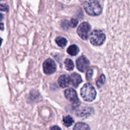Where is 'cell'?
I'll use <instances>...</instances> for the list:
<instances>
[{
  "label": "cell",
  "instance_id": "9a60e30c",
  "mask_svg": "<svg viewBox=\"0 0 130 130\" xmlns=\"http://www.w3.org/2000/svg\"><path fill=\"white\" fill-rule=\"evenodd\" d=\"M105 76H104V75H102V76L100 77V78H99V79L96 81V85H97L98 87L100 88V86H102V85H103V84L105 83Z\"/></svg>",
  "mask_w": 130,
  "mask_h": 130
},
{
  "label": "cell",
  "instance_id": "5bb4252c",
  "mask_svg": "<svg viewBox=\"0 0 130 130\" xmlns=\"http://www.w3.org/2000/svg\"><path fill=\"white\" fill-rule=\"evenodd\" d=\"M88 125L84 123H78L74 127V129H89Z\"/></svg>",
  "mask_w": 130,
  "mask_h": 130
},
{
  "label": "cell",
  "instance_id": "ffe728a7",
  "mask_svg": "<svg viewBox=\"0 0 130 130\" xmlns=\"http://www.w3.org/2000/svg\"><path fill=\"white\" fill-rule=\"evenodd\" d=\"M1 29H3V24H1Z\"/></svg>",
  "mask_w": 130,
  "mask_h": 130
},
{
  "label": "cell",
  "instance_id": "30bf717a",
  "mask_svg": "<svg viewBox=\"0 0 130 130\" xmlns=\"http://www.w3.org/2000/svg\"><path fill=\"white\" fill-rule=\"evenodd\" d=\"M67 52L70 55L76 56V55L78 54V53L79 52V48H78L77 46L73 44V45H71L69 47Z\"/></svg>",
  "mask_w": 130,
  "mask_h": 130
},
{
  "label": "cell",
  "instance_id": "2e32d148",
  "mask_svg": "<svg viewBox=\"0 0 130 130\" xmlns=\"http://www.w3.org/2000/svg\"><path fill=\"white\" fill-rule=\"evenodd\" d=\"M93 74V69H89L87 71V73H86V78L88 80H90L92 77Z\"/></svg>",
  "mask_w": 130,
  "mask_h": 130
},
{
  "label": "cell",
  "instance_id": "8fae6325",
  "mask_svg": "<svg viewBox=\"0 0 130 130\" xmlns=\"http://www.w3.org/2000/svg\"><path fill=\"white\" fill-rule=\"evenodd\" d=\"M62 122H63V124H64V126H66V127H71L74 123V120L71 116H67L63 118Z\"/></svg>",
  "mask_w": 130,
  "mask_h": 130
},
{
  "label": "cell",
  "instance_id": "277c9868",
  "mask_svg": "<svg viewBox=\"0 0 130 130\" xmlns=\"http://www.w3.org/2000/svg\"><path fill=\"white\" fill-rule=\"evenodd\" d=\"M91 30V25L88 22H83L79 25V26L77 28V34L79 36L81 39L86 40L88 39Z\"/></svg>",
  "mask_w": 130,
  "mask_h": 130
},
{
  "label": "cell",
  "instance_id": "5b68a950",
  "mask_svg": "<svg viewBox=\"0 0 130 130\" xmlns=\"http://www.w3.org/2000/svg\"><path fill=\"white\" fill-rule=\"evenodd\" d=\"M64 94L66 98L69 101L72 102L73 105H76V106H79V105L80 104V101L77 96V93L74 90H73L72 88L67 89L64 91Z\"/></svg>",
  "mask_w": 130,
  "mask_h": 130
},
{
  "label": "cell",
  "instance_id": "6da1fadb",
  "mask_svg": "<svg viewBox=\"0 0 130 130\" xmlns=\"http://www.w3.org/2000/svg\"><path fill=\"white\" fill-rule=\"evenodd\" d=\"M86 12L91 16H97L102 13V7L97 0H89L84 4Z\"/></svg>",
  "mask_w": 130,
  "mask_h": 130
},
{
  "label": "cell",
  "instance_id": "4fadbf2b",
  "mask_svg": "<svg viewBox=\"0 0 130 130\" xmlns=\"http://www.w3.org/2000/svg\"><path fill=\"white\" fill-rule=\"evenodd\" d=\"M65 67L67 71H72L74 68V65L73 62L69 58H67L65 60Z\"/></svg>",
  "mask_w": 130,
  "mask_h": 130
},
{
  "label": "cell",
  "instance_id": "ac0fdd59",
  "mask_svg": "<svg viewBox=\"0 0 130 130\" xmlns=\"http://www.w3.org/2000/svg\"><path fill=\"white\" fill-rule=\"evenodd\" d=\"M1 11H7L8 10V6L6 5H3L1 4Z\"/></svg>",
  "mask_w": 130,
  "mask_h": 130
},
{
  "label": "cell",
  "instance_id": "3957f363",
  "mask_svg": "<svg viewBox=\"0 0 130 130\" xmlns=\"http://www.w3.org/2000/svg\"><path fill=\"white\" fill-rule=\"evenodd\" d=\"M90 42L94 46H100L105 42L106 36L102 30H95L90 34Z\"/></svg>",
  "mask_w": 130,
  "mask_h": 130
},
{
  "label": "cell",
  "instance_id": "52a82bcc",
  "mask_svg": "<svg viewBox=\"0 0 130 130\" xmlns=\"http://www.w3.org/2000/svg\"><path fill=\"white\" fill-rule=\"evenodd\" d=\"M89 66H90V62L85 56L79 57L76 60V67L77 69L81 72L86 71Z\"/></svg>",
  "mask_w": 130,
  "mask_h": 130
},
{
  "label": "cell",
  "instance_id": "7c38bea8",
  "mask_svg": "<svg viewBox=\"0 0 130 130\" xmlns=\"http://www.w3.org/2000/svg\"><path fill=\"white\" fill-rule=\"evenodd\" d=\"M55 41L56 43H57V44H58L59 46L62 47V48H63V47L66 46L67 43V39H66V38H63V37H58V38L56 39Z\"/></svg>",
  "mask_w": 130,
  "mask_h": 130
},
{
  "label": "cell",
  "instance_id": "e0dca14e",
  "mask_svg": "<svg viewBox=\"0 0 130 130\" xmlns=\"http://www.w3.org/2000/svg\"><path fill=\"white\" fill-rule=\"evenodd\" d=\"M78 24V20L76 19H72L70 22V25H71L72 27H76V25Z\"/></svg>",
  "mask_w": 130,
  "mask_h": 130
},
{
  "label": "cell",
  "instance_id": "9c48e42d",
  "mask_svg": "<svg viewBox=\"0 0 130 130\" xmlns=\"http://www.w3.org/2000/svg\"><path fill=\"white\" fill-rule=\"evenodd\" d=\"M70 78H71V84L74 88H77L83 82L81 76L77 73L72 74L70 76Z\"/></svg>",
  "mask_w": 130,
  "mask_h": 130
},
{
  "label": "cell",
  "instance_id": "44dd1931",
  "mask_svg": "<svg viewBox=\"0 0 130 130\" xmlns=\"http://www.w3.org/2000/svg\"><path fill=\"white\" fill-rule=\"evenodd\" d=\"M67 1H69V0H67Z\"/></svg>",
  "mask_w": 130,
  "mask_h": 130
},
{
  "label": "cell",
  "instance_id": "8992f818",
  "mask_svg": "<svg viewBox=\"0 0 130 130\" xmlns=\"http://www.w3.org/2000/svg\"><path fill=\"white\" fill-rule=\"evenodd\" d=\"M43 71L46 74H52L56 71V64L52 59H47L43 63Z\"/></svg>",
  "mask_w": 130,
  "mask_h": 130
},
{
  "label": "cell",
  "instance_id": "d6986e66",
  "mask_svg": "<svg viewBox=\"0 0 130 130\" xmlns=\"http://www.w3.org/2000/svg\"><path fill=\"white\" fill-rule=\"evenodd\" d=\"M50 129H60V128L58 126H55L51 127Z\"/></svg>",
  "mask_w": 130,
  "mask_h": 130
},
{
  "label": "cell",
  "instance_id": "ba28073f",
  "mask_svg": "<svg viewBox=\"0 0 130 130\" xmlns=\"http://www.w3.org/2000/svg\"><path fill=\"white\" fill-rule=\"evenodd\" d=\"M58 83L61 88H66L71 83V78L67 75H62L58 78Z\"/></svg>",
  "mask_w": 130,
  "mask_h": 130
},
{
  "label": "cell",
  "instance_id": "7a4b0ae2",
  "mask_svg": "<svg viewBox=\"0 0 130 130\" xmlns=\"http://www.w3.org/2000/svg\"><path fill=\"white\" fill-rule=\"evenodd\" d=\"M81 95L85 101L90 102L96 98V90L91 84L86 83L81 89Z\"/></svg>",
  "mask_w": 130,
  "mask_h": 130
}]
</instances>
